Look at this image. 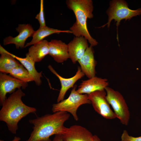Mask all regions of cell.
I'll return each instance as SVG.
<instances>
[{"label":"cell","mask_w":141,"mask_h":141,"mask_svg":"<svg viewBox=\"0 0 141 141\" xmlns=\"http://www.w3.org/2000/svg\"><path fill=\"white\" fill-rule=\"evenodd\" d=\"M70 116L68 113L60 111L30 119L33 130L26 141H51L50 136L63 133L66 128L64 124Z\"/></svg>","instance_id":"6da1fadb"},{"label":"cell","mask_w":141,"mask_h":141,"mask_svg":"<svg viewBox=\"0 0 141 141\" xmlns=\"http://www.w3.org/2000/svg\"><path fill=\"white\" fill-rule=\"evenodd\" d=\"M25 94L21 89H17L7 98L2 105L0 110V120L5 122L9 130L15 134L18 128V123L28 114L35 113L36 109L28 106L22 101Z\"/></svg>","instance_id":"7a4b0ae2"},{"label":"cell","mask_w":141,"mask_h":141,"mask_svg":"<svg viewBox=\"0 0 141 141\" xmlns=\"http://www.w3.org/2000/svg\"><path fill=\"white\" fill-rule=\"evenodd\" d=\"M67 7L72 10L76 20L70 28V31L75 37H83L88 40L90 45H97L98 42L91 36L88 30L87 20L93 17V9L91 0H67Z\"/></svg>","instance_id":"3957f363"},{"label":"cell","mask_w":141,"mask_h":141,"mask_svg":"<svg viewBox=\"0 0 141 141\" xmlns=\"http://www.w3.org/2000/svg\"><path fill=\"white\" fill-rule=\"evenodd\" d=\"M77 87L76 85H74L67 99L52 104L51 111L53 113L60 111L69 113L75 121L78 120L77 111L79 107L82 105L91 103L87 94H80L77 92Z\"/></svg>","instance_id":"277c9868"},{"label":"cell","mask_w":141,"mask_h":141,"mask_svg":"<svg viewBox=\"0 0 141 141\" xmlns=\"http://www.w3.org/2000/svg\"><path fill=\"white\" fill-rule=\"evenodd\" d=\"M107 13L108 16V22L102 26L107 25L109 28L111 21L113 20L116 22L118 27L121 20L125 19L130 20L132 18L141 15V8L135 10L129 8L127 3L124 0H113L110 2V7Z\"/></svg>","instance_id":"5b68a950"},{"label":"cell","mask_w":141,"mask_h":141,"mask_svg":"<svg viewBox=\"0 0 141 141\" xmlns=\"http://www.w3.org/2000/svg\"><path fill=\"white\" fill-rule=\"evenodd\" d=\"M106 98L113 108L116 117L123 124L127 125L130 118V113L125 100L119 92L107 86L105 89Z\"/></svg>","instance_id":"8992f818"},{"label":"cell","mask_w":141,"mask_h":141,"mask_svg":"<svg viewBox=\"0 0 141 141\" xmlns=\"http://www.w3.org/2000/svg\"><path fill=\"white\" fill-rule=\"evenodd\" d=\"M87 95L94 109L97 113L106 119L116 118L107 99L105 89L96 91Z\"/></svg>","instance_id":"52a82bcc"},{"label":"cell","mask_w":141,"mask_h":141,"mask_svg":"<svg viewBox=\"0 0 141 141\" xmlns=\"http://www.w3.org/2000/svg\"><path fill=\"white\" fill-rule=\"evenodd\" d=\"M28 86L27 83L24 82L7 74L0 73V104L2 106L7 98V93H12L16 89L22 88L25 89Z\"/></svg>","instance_id":"ba28073f"},{"label":"cell","mask_w":141,"mask_h":141,"mask_svg":"<svg viewBox=\"0 0 141 141\" xmlns=\"http://www.w3.org/2000/svg\"><path fill=\"white\" fill-rule=\"evenodd\" d=\"M16 29L19 33V34L15 37L9 36L5 38L3 40L4 45L14 44L17 49L23 48L25 47L26 40L28 37L33 36L35 31L28 24H19Z\"/></svg>","instance_id":"9c48e42d"},{"label":"cell","mask_w":141,"mask_h":141,"mask_svg":"<svg viewBox=\"0 0 141 141\" xmlns=\"http://www.w3.org/2000/svg\"><path fill=\"white\" fill-rule=\"evenodd\" d=\"M62 135L63 141H94L92 133L85 127L79 125L66 127Z\"/></svg>","instance_id":"30bf717a"},{"label":"cell","mask_w":141,"mask_h":141,"mask_svg":"<svg viewBox=\"0 0 141 141\" xmlns=\"http://www.w3.org/2000/svg\"><path fill=\"white\" fill-rule=\"evenodd\" d=\"M87 40L83 37H75L67 44L69 58L75 64L83 55L89 46Z\"/></svg>","instance_id":"8fae6325"},{"label":"cell","mask_w":141,"mask_h":141,"mask_svg":"<svg viewBox=\"0 0 141 141\" xmlns=\"http://www.w3.org/2000/svg\"><path fill=\"white\" fill-rule=\"evenodd\" d=\"M48 67L51 72L58 78L61 84V87L57 99V103L64 99L67 91L70 88H73L75 83L85 75L79 67H78L75 75L72 77L68 78H64L60 75L51 65H49Z\"/></svg>","instance_id":"7c38bea8"},{"label":"cell","mask_w":141,"mask_h":141,"mask_svg":"<svg viewBox=\"0 0 141 141\" xmlns=\"http://www.w3.org/2000/svg\"><path fill=\"white\" fill-rule=\"evenodd\" d=\"M94 52L92 46L90 45L78 61L81 71L89 79L95 76L96 74V62L94 58Z\"/></svg>","instance_id":"4fadbf2b"},{"label":"cell","mask_w":141,"mask_h":141,"mask_svg":"<svg viewBox=\"0 0 141 141\" xmlns=\"http://www.w3.org/2000/svg\"><path fill=\"white\" fill-rule=\"evenodd\" d=\"M108 85L107 79L95 76L82 80L77 91L79 94L88 95L96 91L105 89Z\"/></svg>","instance_id":"5bb4252c"},{"label":"cell","mask_w":141,"mask_h":141,"mask_svg":"<svg viewBox=\"0 0 141 141\" xmlns=\"http://www.w3.org/2000/svg\"><path fill=\"white\" fill-rule=\"evenodd\" d=\"M49 54L58 63L69 58L67 45L60 40H51L49 42Z\"/></svg>","instance_id":"9a60e30c"},{"label":"cell","mask_w":141,"mask_h":141,"mask_svg":"<svg viewBox=\"0 0 141 141\" xmlns=\"http://www.w3.org/2000/svg\"><path fill=\"white\" fill-rule=\"evenodd\" d=\"M26 54L30 56L35 62L40 61L49 54V42L44 40L32 45Z\"/></svg>","instance_id":"2e32d148"},{"label":"cell","mask_w":141,"mask_h":141,"mask_svg":"<svg viewBox=\"0 0 141 141\" xmlns=\"http://www.w3.org/2000/svg\"><path fill=\"white\" fill-rule=\"evenodd\" d=\"M0 54V73L9 74L13 69L21 64L18 60L10 54L9 52L1 45Z\"/></svg>","instance_id":"e0dca14e"},{"label":"cell","mask_w":141,"mask_h":141,"mask_svg":"<svg viewBox=\"0 0 141 141\" xmlns=\"http://www.w3.org/2000/svg\"><path fill=\"white\" fill-rule=\"evenodd\" d=\"M9 54L23 65L28 72L36 84L38 86L40 85L42 83L41 78L42 77V72H39L37 71L35 66V62L34 60L26 54V57L21 58L10 52Z\"/></svg>","instance_id":"ac0fdd59"},{"label":"cell","mask_w":141,"mask_h":141,"mask_svg":"<svg viewBox=\"0 0 141 141\" xmlns=\"http://www.w3.org/2000/svg\"><path fill=\"white\" fill-rule=\"evenodd\" d=\"M61 33H70L69 30H61L48 27L46 26L39 28L35 32L30 42L25 45V48L31 45H33L44 40L45 37L53 34H59Z\"/></svg>","instance_id":"d6986e66"},{"label":"cell","mask_w":141,"mask_h":141,"mask_svg":"<svg viewBox=\"0 0 141 141\" xmlns=\"http://www.w3.org/2000/svg\"><path fill=\"white\" fill-rule=\"evenodd\" d=\"M9 74L11 76L24 82L34 81L28 72L21 63L13 69Z\"/></svg>","instance_id":"ffe728a7"},{"label":"cell","mask_w":141,"mask_h":141,"mask_svg":"<svg viewBox=\"0 0 141 141\" xmlns=\"http://www.w3.org/2000/svg\"><path fill=\"white\" fill-rule=\"evenodd\" d=\"M43 2V0H40V11L35 17L39 22L40 27L46 26L44 15Z\"/></svg>","instance_id":"44dd1931"},{"label":"cell","mask_w":141,"mask_h":141,"mask_svg":"<svg viewBox=\"0 0 141 141\" xmlns=\"http://www.w3.org/2000/svg\"><path fill=\"white\" fill-rule=\"evenodd\" d=\"M121 141H141V136L134 137L129 135L127 131L124 130L121 136Z\"/></svg>","instance_id":"7402d4cb"},{"label":"cell","mask_w":141,"mask_h":141,"mask_svg":"<svg viewBox=\"0 0 141 141\" xmlns=\"http://www.w3.org/2000/svg\"><path fill=\"white\" fill-rule=\"evenodd\" d=\"M52 141H63L62 135H55Z\"/></svg>","instance_id":"603a6c76"},{"label":"cell","mask_w":141,"mask_h":141,"mask_svg":"<svg viewBox=\"0 0 141 141\" xmlns=\"http://www.w3.org/2000/svg\"><path fill=\"white\" fill-rule=\"evenodd\" d=\"M20 140L21 138L20 137L15 136L13 140L10 141H20ZM0 141H4V140H0Z\"/></svg>","instance_id":"cb8c5ba5"},{"label":"cell","mask_w":141,"mask_h":141,"mask_svg":"<svg viewBox=\"0 0 141 141\" xmlns=\"http://www.w3.org/2000/svg\"><path fill=\"white\" fill-rule=\"evenodd\" d=\"M93 139L94 141H101L100 139L96 135H93Z\"/></svg>","instance_id":"d4e9b609"}]
</instances>
